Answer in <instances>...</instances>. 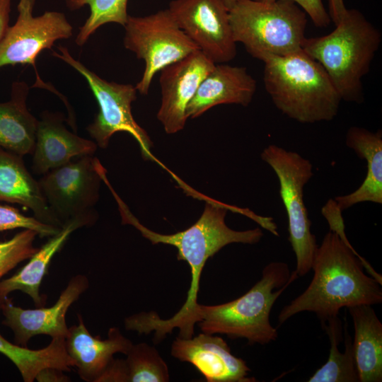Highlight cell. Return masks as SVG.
Here are the masks:
<instances>
[{
  "instance_id": "1",
  "label": "cell",
  "mask_w": 382,
  "mask_h": 382,
  "mask_svg": "<svg viewBox=\"0 0 382 382\" xmlns=\"http://www.w3.org/2000/svg\"><path fill=\"white\" fill-rule=\"evenodd\" d=\"M115 198L123 224H130L152 244H167L178 250V260L185 261L190 267L191 282L184 304L180 310L168 319L161 318L156 313L142 312L138 317L137 328L141 334L148 335L154 332V341L158 342L174 328L179 330V337H192L197 323L196 311L199 305L197 296L201 274L206 262L224 246L231 243L255 244L263 236L260 228L246 231H235L225 222L228 210L243 214L257 224H260L263 216L248 209L227 205L214 200L207 202L199 219L187 229L173 234H161L142 225L132 214L127 206L109 185Z\"/></svg>"
},
{
  "instance_id": "2",
  "label": "cell",
  "mask_w": 382,
  "mask_h": 382,
  "mask_svg": "<svg viewBox=\"0 0 382 382\" xmlns=\"http://www.w3.org/2000/svg\"><path fill=\"white\" fill-rule=\"evenodd\" d=\"M311 270L310 284L281 310L279 325L303 311L314 313L323 325L342 308L382 301L381 274L334 231L318 246Z\"/></svg>"
},
{
  "instance_id": "3",
  "label": "cell",
  "mask_w": 382,
  "mask_h": 382,
  "mask_svg": "<svg viewBox=\"0 0 382 382\" xmlns=\"http://www.w3.org/2000/svg\"><path fill=\"white\" fill-rule=\"evenodd\" d=\"M265 90L276 108L301 123L332 120L342 98L319 62L303 50L263 58Z\"/></svg>"
},
{
  "instance_id": "4",
  "label": "cell",
  "mask_w": 382,
  "mask_h": 382,
  "mask_svg": "<svg viewBox=\"0 0 382 382\" xmlns=\"http://www.w3.org/2000/svg\"><path fill=\"white\" fill-rule=\"evenodd\" d=\"M381 34L358 10L347 9L329 34L306 39L302 50L323 67L342 100L361 103Z\"/></svg>"
},
{
  "instance_id": "5",
  "label": "cell",
  "mask_w": 382,
  "mask_h": 382,
  "mask_svg": "<svg viewBox=\"0 0 382 382\" xmlns=\"http://www.w3.org/2000/svg\"><path fill=\"white\" fill-rule=\"evenodd\" d=\"M297 278L286 263L272 262L264 267L261 279L239 298L214 306L199 304L197 323L206 334L245 338L250 345L268 344L278 337L277 330L270 321L272 308Z\"/></svg>"
},
{
  "instance_id": "6",
  "label": "cell",
  "mask_w": 382,
  "mask_h": 382,
  "mask_svg": "<svg viewBox=\"0 0 382 382\" xmlns=\"http://www.w3.org/2000/svg\"><path fill=\"white\" fill-rule=\"evenodd\" d=\"M228 15L235 42L261 61L299 52L306 39L307 14L291 0H238Z\"/></svg>"
},
{
  "instance_id": "7",
  "label": "cell",
  "mask_w": 382,
  "mask_h": 382,
  "mask_svg": "<svg viewBox=\"0 0 382 382\" xmlns=\"http://www.w3.org/2000/svg\"><path fill=\"white\" fill-rule=\"evenodd\" d=\"M276 173L288 218V240L294 252L298 277L308 274L318 248L303 202V187L313 175L311 162L296 151L270 144L260 154Z\"/></svg>"
},
{
  "instance_id": "8",
  "label": "cell",
  "mask_w": 382,
  "mask_h": 382,
  "mask_svg": "<svg viewBox=\"0 0 382 382\" xmlns=\"http://www.w3.org/2000/svg\"><path fill=\"white\" fill-rule=\"evenodd\" d=\"M98 162L93 155L81 156L50 170L38 180L62 228L72 223L79 228L89 226L96 221L94 207L102 181Z\"/></svg>"
},
{
  "instance_id": "9",
  "label": "cell",
  "mask_w": 382,
  "mask_h": 382,
  "mask_svg": "<svg viewBox=\"0 0 382 382\" xmlns=\"http://www.w3.org/2000/svg\"><path fill=\"white\" fill-rule=\"evenodd\" d=\"M124 28L125 48L145 63L141 79L135 86L141 95L148 93L157 72L199 50L168 8L143 17L129 16Z\"/></svg>"
},
{
  "instance_id": "10",
  "label": "cell",
  "mask_w": 382,
  "mask_h": 382,
  "mask_svg": "<svg viewBox=\"0 0 382 382\" xmlns=\"http://www.w3.org/2000/svg\"><path fill=\"white\" fill-rule=\"evenodd\" d=\"M57 48L59 53L53 52V56L65 62L84 77L97 100L98 112L86 130L98 146L106 148L115 133L126 132L138 142L143 157L150 159L152 142L132 114L131 105L137 99L136 87L108 81L75 59L66 47L59 45Z\"/></svg>"
},
{
  "instance_id": "11",
  "label": "cell",
  "mask_w": 382,
  "mask_h": 382,
  "mask_svg": "<svg viewBox=\"0 0 382 382\" xmlns=\"http://www.w3.org/2000/svg\"><path fill=\"white\" fill-rule=\"evenodd\" d=\"M35 4V0L19 1L16 21L9 27L0 44V69L9 65L30 64L37 76L35 86L43 88L47 85L42 83L37 72L36 59L42 50L50 49L55 41L71 37L73 28L62 12L45 11L34 16Z\"/></svg>"
},
{
  "instance_id": "12",
  "label": "cell",
  "mask_w": 382,
  "mask_h": 382,
  "mask_svg": "<svg viewBox=\"0 0 382 382\" xmlns=\"http://www.w3.org/2000/svg\"><path fill=\"white\" fill-rule=\"evenodd\" d=\"M168 9L178 27L214 64L236 57V43L225 0H173Z\"/></svg>"
},
{
  "instance_id": "13",
  "label": "cell",
  "mask_w": 382,
  "mask_h": 382,
  "mask_svg": "<svg viewBox=\"0 0 382 382\" xmlns=\"http://www.w3.org/2000/svg\"><path fill=\"white\" fill-rule=\"evenodd\" d=\"M88 286L86 276L77 274L71 277L55 303L47 308L24 309L14 305L12 298L8 297L0 305L5 317L2 324L11 329L15 343L23 347H27L30 338L39 335L65 339L69 333L67 311Z\"/></svg>"
},
{
  "instance_id": "14",
  "label": "cell",
  "mask_w": 382,
  "mask_h": 382,
  "mask_svg": "<svg viewBox=\"0 0 382 382\" xmlns=\"http://www.w3.org/2000/svg\"><path fill=\"white\" fill-rule=\"evenodd\" d=\"M215 64L197 50L161 70V103L157 118L167 134L184 128L187 120V107Z\"/></svg>"
},
{
  "instance_id": "15",
  "label": "cell",
  "mask_w": 382,
  "mask_h": 382,
  "mask_svg": "<svg viewBox=\"0 0 382 382\" xmlns=\"http://www.w3.org/2000/svg\"><path fill=\"white\" fill-rule=\"evenodd\" d=\"M171 355L192 364L208 382H253L245 361L231 354L226 341L219 336L201 333L195 337H177Z\"/></svg>"
},
{
  "instance_id": "16",
  "label": "cell",
  "mask_w": 382,
  "mask_h": 382,
  "mask_svg": "<svg viewBox=\"0 0 382 382\" xmlns=\"http://www.w3.org/2000/svg\"><path fill=\"white\" fill-rule=\"evenodd\" d=\"M60 113L43 112L38 120L33 152V170L39 175L63 166L72 159L93 155L98 145L69 131Z\"/></svg>"
},
{
  "instance_id": "17",
  "label": "cell",
  "mask_w": 382,
  "mask_h": 382,
  "mask_svg": "<svg viewBox=\"0 0 382 382\" xmlns=\"http://www.w3.org/2000/svg\"><path fill=\"white\" fill-rule=\"evenodd\" d=\"M132 345L117 328H110L105 340L100 335L93 336L80 315H78V324L69 328L65 338L66 352L74 360L80 378L87 382H97L114 359L113 355L116 353L127 355Z\"/></svg>"
},
{
  "instance_id": "18",
  "label": "cell",
  "mask_w": 382,
  "mask_h": 382,
  "mask_svg": "<svg viewBox=\"0 0 382 382\" xmlns=\"http://www.w3.org/2000/svg\"><path fill=\"white\" fill-rule=\"evenodd\" d=\"M256 91V81L245 67L216 64L203 79L186 109L187 118H196L221 104L248 106Z\"/></svg>"
},
{
  "instance_id": "19",
  "label": "cell",
  "mask_w": 382,
  "mask_h": 382,
  "mask_svg": "<svg viewBox=\"0 0 382 382\" xmlns=\"http://www.w3.org/2000/svg\"><path fill=\"white\" fill-rule=\"evenodd\" d=\"M0 201L30 209L39 221L62 228L22 156L0 148Z\"/></svg>"
},
{
  "instance_id": "20",
  "label": "cell",
  "mask_w": 382,
  "mask_h": 382,
  "mask_svg": "<svg viewBox=\"0 0 382 382\" xmlns=\"http://www.w3.org/2000/svg\"><path fill=\"white\" fill-rule=\"evenodd\" d=\"M347 146L366 161L364 180L354 192L337 196V207L343 212L354 204L370 202L382 204V132H371L359 127H350L346 134Z\"/></svg>"
},
{
  "instance_id": "21",
  "label": "cell",
  "mask_w": 382,
  "mask_h": 382,
  "mask_svg": "<svg viewBox=\"0 0 382 382\" xmlns=\"http://www.w3.org/2000/svg\"><path fill=\"white\" fill-rule=\"evenodd\" d=\"M354 335L352 348L359 382L382 381V323L371 305L347 308Z\"/></svg>"
},
{
  "instance_id": "22",
  "label": "cell",
  "mask_w": 382,
  "mask_h": 382,
  "mask_svg": "<svg viewBox=\"0 0 382 382\" xmlns=\"http://www.w3.org/2000/svg\"><path fill=\"white\" fill-rule=\"evenodd\" d=\"M28 91L26 83L16 81L11 99L0 103V148L21 156L34 151L38 122L27 108Z\"/></svg>"
},
{
  "instance_id": "23",
  "label": "cell",
  "mask_w": 382,
  "mask_h": 382,
  "mask_svg": "<svg viewBox=\"0 0 382 382\" xmlns=\"http://www.w3.org/2000/svg\"><path fill=\"white\" fill-rule=\"evenodd\" d=\"M79 227L70 224L63 227L28 259V262L11 277L0 281V305L15 291L28 294L37 307L44 306L46 296H41L40 286L47 274L51 260L61 250L69 236Z\"/></svg>"
},
{
  "instance_id": "24",
  "label": "cell",
  "mask_w": 382,
  "mask_h": 382,
  "mask_svg": "<svg viewBox=\"0 0 382 382\" xmlns=\"http://www.w3.org/2000/svg\"><path fill=\"white\" fill-rule=\"evenodd\" d=\"M0 353L13 362L25 382L34 381L38 374L47 368L70 371L75 366L66 352L64 338H52L45 347L30 349L9 342L0 333Z\"/></svg>"
},
{
  "instance_id": "25",
  "label": "cell",
  "mask_w": 382,
  "mask_h": 382,
  "mask_svg": "<svg viewBox=\"0 0 382 382\" xmlns=\"http://www.w3.org/2000/svg\"><path fill=\"white\" fill-rule=\"evenodd\" d=\"M330 341V352L326 362L308 378V382H359L354 357L352 340L344 328L345 350L338 345L343 340L342 323L338 316L330 318L323 325Z\"/></svg>"
},
{
  "instance_id": "26",
  "label": "cell",
  "mask_w": 382,
  "mask_h": 382,
  "mask_svg": "<svg viewBox=\"0 0 382 382\" xmlns=\"http://www.w3.org/2000/svg\"><path fill=\"white\" fill-rule=\"evenodd\" d=\"M69 10L74 11L87 5L90 15L84 24L80 27L75 42L83 45L98 28L108 23H118L125 26L127 18L128 0H64Z\"/></svg>"
},
{
  "instance_id": "27",
  "label": "cell",
  "mask_w": 382,
  "mask_h": 382,
  "mask_svg": "<svg viewBox=\"0 0 382 382\" xmlns=\"http://www.w3.org/2000/svg\"><path fill=\"white\" fill-rule=\"evenodd\" d=\"M129 382H167L168 368L158 352L146 343L132 345L125 359Z\"/></svg>"
},
{
  "instance_id": "28",
  "label": "cell",
  "mask_w": 382,
  "mask_h": 382,
  "mask_svg": "<svg viewBox=\"0 0 382 382\" xmlns=\"http://www.w3.org/2000/svg\"><path fill=\"white\" fill-rule=\"evenodd\" d=\"M37 233L23 229L9 240L0 242V281L21 262L28 260L38 248L34 246Z\"/></svg>"
},
{
  "instance_id": "29",
  "label": "cell",
  "mask_w": 382,
  "mask_h": 382,
  "mask_svg": "<svg viewBox=\"0 0 382 382\" xmlns=\"http://www.w3.org/2000/svg\"><path fill=\"white\" fill-rule=\"evenodd\" d=\"M16 228L33 230L41 238L53 236L62 229L27 216L13 207L0 204V233Z\"/></svg>"
},
{
  "instance_id": "30",
  "label": "cell",
  "mask_w": 382,
  "mask_h": 382,
  "mask_svg": "<svg viewBox=\"0 0 382 382\" xmlns=\"http://www.w3.org/2000/svg\"><path fill=\"white\" fill-rule=\"evenodd\" d=\"M262 2H272L276 0H256ZM297 4L310 17L314 25L319 28L328 27L331 21L323 0H291Z\"/></svg>"
},
{
  "instance_id": "31",
  "label": "cell",
  "mask_w": 382,
  "mask_h": 382,
  "mask_svg": "<svg viewBox=\"0 0 382 382\" xmlns=\"http://www.w3.org/2000/svg\"><path fill=\"white\" fill-rule=\"evenodd\" d=\"M342 212L333 199H329L322 208V214L326 219L330 230L335 232L342 240L347 242L349 241L345 234Z\"/></svg>"
},
{
  "instance_id": "32",
  "label": "cell",
  "mask_w": 382,
  "mask_h": 382,
  "mask_svg": "<svg viewBox=\"0 0 382 382\" xmlns=\"http://www.w3.org/2000/svg\"><path fill=\"white\" fill-rule=\"evenodd\" d=\"M129 382L128 371L125 359H113L97 382Z\"/></svg>"
},
{
  "instance_id": "33",
  "label": "cell",
  "mask_w": 382,
  "mask_h": 382,
  "mask_svg": "<svg viewBox=\"0 0 382 382\" xmlns=\"http://www.w3.org/2000/svg\"><path fill=\"white\" fill-rule=\"evenodd\" d=\"M11 0H0V44L9 28Z\"/></svg>"
},
{
  "instance_id": "34",
  "label": "cell",
  "mask_w": 382,
  "mask_h": 382,
  "mask_svg": "<svg viewBox=\"0 0 382 382\" xmlns=\"http://www.w3.org/2000/svg\"><path fill=\"white\" fill-rule=\"evenodd\" d=\"M64 371L55 368H47L37 376V381H69V378L63 374Z\"/></svg>"
},
{
  "instance_id": "35",
  "label": "cell",
  "mask_w": 382,
  "mask_h": 382,
  "mask_svg": "<svg viewBox=\"0 0 382 382\" xmlns=\"http://www.w3.org/2000/svg\"><path fill=\"white\" fill-rule=\"evenodd\" d=\"M329 15L331 21L335 25L341 19L347 8L345 7L344 0H328Z\"/></svg>"
},
{
  "instance_id": "36",
  "label": "cell",
  "mask_w": 382,
  "mask_h": 382,
  "mask_svg": "<svg viewBox=\"0 0 382 382\" xmlns=\"http://www.w3.org/2000/svg\"><path fill=\"white\" fill-rule=\"evenodd\" d=\"M238 0H225L228 9L237 1Z\"/></svg>"
}]
</instances>
